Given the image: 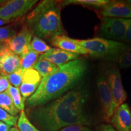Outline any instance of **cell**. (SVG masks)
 <instances>
[{
    "instance_id": "8",
    "label": "cell",
    "mask_w": 131,
    "mask_h": 131,
    "mask_svg": "<svg viewBox=\"0 0 131 131\" xmlns=\"http://www.w3.org/2000/svg\"><path fill=\"white\" fill-rule=\"evenodd\" d=\"M34 37L32 30L24 25L12 38L3 44L19 57L23 56L30 50V44Z\"/></svg>"
},
{
    "instance_id": "22",
    "label": "cell",
    "mask_w": 131,
    "mask_h": 131,
    "mask_svg": "<svg viewBox=\"0 0 131 131\" xmlns=\"http://www.w3.org/2000/svg\"><path fill=\"white\" fill-rule=\"evenodd\" d=\"M30 46L32 50L37 52L39 55L40 54L42 55V54L46 53L52 48L50 46L47 45L45 41L36 36L33 37L32 40H31Z\"/></svg>"
},
{
    "instance_id": "24",
    "label": "cell",
    "mask_w": 131,
    "mask_h": 131,
    "mask_svg": "<svg viewBox=\"0 0 131 131\" xmlns=\"http://www.w3.org/2000/svg\"><path fill=\"white\" fill-rule=\"evenodd\" d=\"M16 33V30L12 26L0 27V44H4L7 42Z\"/></svg>"
},
{
    "instance_id": "16",
    "label": "cell",
    "mask_w": 131,
    "mask_h": 131,
    "mask_svg": "<svg viewBox=\"0 0 131 131\" xmlns=\"http://www.w3.org/2000/svg\"><path fill=\"white\" fill-rule=\"evenodd\" d=\"M32 68L37 70L42 78L55 73L58 69V66L47 60H40L37 61Z\"/></svg>"
},
{
    "instance_id": "28",
    "label": "cell",
    "mask_w": 131,
    "mask_h": 131,
    "mask_svg": "<svg viewBox=\"0 0 131 131\" xmlns=\"http://www.w3.org/2000/svg\"><path fill=\"white\" fill-rule=\"evenodd\" d=\"M9 86L10 84L7 77L1 75V78H0V93L6 91Z\"/></svg>"
},
{
    "instance_id": "12",
    "label": "cell",
    "mask_w": 131,
    "mask_h": 131,
    "mask_svg": "<svg viewBox=\"0 0 131 131\" xmlns=\"http://www.w3.org/2000/svg\"><path fill=\"white\" fill-rule=\"evenodd\" d=\"M109 122L115 131H131V110L128 104L123 103L119 106Z\"/></svg>"
},
{
    "instance_id": "7",
    "label": "cell",
    "mask_w": 131,
    "mask_h": 131,
    "mask_svg": "<svg viewBox=\"0 0 131 131\" xmlns=\"http://www.w3.org/2000/svg\"><path fill=\"white\" fill-rule=\"evenodd\" d=\"M96 86L103 118L106 122H109L117 108L115 106L114 98L105 75H99L96 80Z\"/></svg>"
},
{
    "instance_id": "18",
    "label": "cell",
    "mask_w": 131,
    "mask_h": 131,
    "mask_svg": "<svg viewBox=\"0 0 131 131\" xmlns=\"http://www.w3.org/2000/svg\"><path fill=\"white\" fill-rule=\"evenodd\" d=\"M109 2L107 0H66L61 3V6H68L70 4L81 5L87 7H92L94 9L102 8L104 5Z\"/></svg>"
},
{
    "instance_id": "19",
    "label": "cell",
    "mask_w": 131,
    "mask_h": 131,
    "mask_svg": "<svg viewBox=\"0 0 131 131\" xmlns=\"http://www.w3.org/2000/svg\"><path fill=\"white\" fill-rule=\"evenodd\" d=\"M40 55L30 49L27 53L19 57V66L24 70L32 68L34 65L38 61Z\"/></svg>"
},
{
    "instance_id": "31",
    "label": "cell",
    "mask_w": 131,
    "mask_h": 131,
    "mask_svg": "<svg viewBox=\"0 0 131 131\" xmlns=\"http://www.w3.org/2000/svg\"><path fill=\"white\" fill-rule=\"evenodd\" d=\"M10 128V126L0 121V131H9Z\"/></svg>"
},
{
    "instance_id": "10",
    "label": "cell",
    "mask_w": 131,
    "mask_h": 131,
    "mask_svg": "<svg viewBox=\"0 0 131 131\" xmlns=\"http://www.w3.org/2000/svg\"><path fill=\"white\" fill-rule=\"evenodd\" d=\"M101 9L102 17L131 19V6L126 1H109Z\"/></svg>"
},
{
    "instance_id": "21",
    "label": "cell",
    "mask_w": 131,
    "mask_h": 131,
    "mask_svg": "<svg viewBox=\"0 0 131 131\" xmlns=\"http://www.w3.org/2000/svg\"><path fill=\"white\" fill-rule=\"evenodd\" d=\"M16 125L19 131H40L31 123L24 111L20 112V115L18 117Z\"/></svg>"
},
{
    "instance_id": "1",
    "label": "cell",
    "mask_w": 131,
    "mask_h": 131,
    "mask_svg": "<svg viewBox=\"0 0 131 131\" xmlns=\"http://www.w3.org/2000/svg\"><path fill=\"white\" fill-rule=\"evenodd\" d=\"M89 93L82 87L67 92L53 101L31 109V123L40 131H60L72 125L88 126L91 124L84 110Z\"/></svg>"
},
{
    "instance_id": "2",
    "label": "cell",
    "mask_w": 131,
    "mask_h": 131,
    "mask_svg": "<svg viewBox=\"0 0 131 131\" xmlns=\"http://www.w3.org/2000/svg\"><path fill=\"white\" fill-rule=\"evenodd\" d=\"M87 68L86 61L79 58L58 67L53 74L42 78L35 93L26 100L27 107L44 105L72 89L83 78Z\"/></svg>"
},
{
    "instance_id": "4",
    "label": "cell",
    "mask_w": 131,
    "mask_h": 131,
    "mask_svg": "<svg viewBox=\"0 0 131 131\" xmlns=\"http://www.w3.org/2000/svg\"><path fill=\"white\" fill-rule=\"evenodd\" d=\"M78 45L88 50L89 55L95 58L115 61L130 47L122 42L96 37L88 40H76Z\"/></svg>"
},
{
    "instance_id": "35",
    "label": "cell",
    "mask_w": 131,
    "mask_h": 131,
    "mask_svg": "<svg viewBox=\"0 0 131 131\" xmlns=\"http://www.w3.org/2000/svg\"><path fill=\"white\" fill-rule=\"evenodd\" d=\"M1 67H0V75H1ZM0 76H1V75H0Z\"/></svg>"
},
{
    "instance_id": "6",
    "label": "cell",
    "mask_w": 131,
    "mask_h": 131,
    "mask_svg": "<svg viewBox=\"0 0 131 131\" xmlns=\"http://www.w3.org/2000/svg\"><path fill=\"white\" fill-rule=\"evenodd\" d=\"M37 0H12L0 6V19L11 21L27 14Z\"/></svg>"
},
{
    "instance_id": "30",
    "label": "cell",
    "mask_w": 131,
    "mask_h": 131,
    "mask_svg": "<svg viewBox=\"0 0 131 131\" xmlns=\"http://www.w3.org/2000/svg\"><path fill=\"white\" fill-rule=\"evenodd\" d=\"M99 131H115L111 124H103L100 127Z\"/></svg>"
},
{
    "instance_id": "15",
    "label": "cell",
    "mask_w": 131,
    "mask_h": 131,
    "mask_svg": "<svg viewBox=\"0 0 131 131\" xmlns=\"http://www.w3.org/2000/svg\"><path fill=\"white\" fill-rule=\"evenodd\" d=\"M49 42L53 46L65 51L72 52L78 55L89 54L86 49L78 45L76 40L70 38L66 35L57 36L51 39Z\"/></svg>"
},
{
    "instance_id": "9",
    "label": "cell",
    "mask_w": 131,
    "mask_h": 131,
    "mask_svg": "<svg viewBox=\"0 0 131 131\" xmlns=\"http://www.w3.org/2000/svg\"><path fill=\"white\" fill-rule=\"evenodd\" d=\"M104 75L112 94L115 106L117 109L127 98V93L123 86L120 72L117 67L111 66L106 70Z\"/></svg>"
},
{
    "instance_id": "33",
    "label": "cell",
    "mask_w": 131,
    "mask_h": 131,
    "mask_svg": "<svg viewBox=\"0 0 131 131\" xmlns=\"http://www.w3.org/2000/svg\"><path fill=\"white\" fill-rule=\"evenodd\" d=\"M9 131H19V130L16 127H12L10 129Z\"/></svg>"
},
{
    "instance_id": "11",
    "label": "cell",
    "mask_w": 131,
    "mask_h": 131,
    "mask_svg": "<svg viewBox=\"0 0 131 131\" xmlns=\"http://www.w3.org/2000/svg\"><path fill=\"white\" fill-rule=\"evenodd\" d=\"M41 80V75L34 68L24 70L19 89L21 95L25 99L32 95L40 85Z\"/></svg>"
},
{
    "instance_id": "32",
    "label": "cell",
    "mask_w": 131,
    "mask_h": 131,
    "mask_svg": "<svg viewBox=\"0 0 131 131\" xmlns=\"http://www.w3.org/2000/svg\"><path fill=\"white\" fill-rule=\"evenodd\" d=\"M10 23V21H6L4 20V19H0V26L5 25V24H7Z\"/></svg>"
},
{
    "instance_id": "36",
    "label": "cell",
    "mask_w": 131,
    "mask_h": 131,
    "mask_svg": "<svg viewBox=\"0 0 131 131\" xmlns=\"http://www.w3.org/2000/svg\"><path fill=\"white\" fill-rule=\"evenodd\" d=\"M0 78H1V76H0Z\"/></svg>"
},
{
    "instance_id": "27",
    "label": "cell",
    "mask_w": 131,
    "mask_h": 131,
    "mask_svg": "<svg viewBox=\"0 0 131 131\" xmlns=\"http://www.w3.org/2000/svg\"><path fill=\"white\" fill-rule=\"evenodd\" d=\"M60 131H92L88 126L81 125H72L65 127Z\"/></svg>"
},
{
    "instance_id": "26",
    "label": "cell",
    "mask_w": 131,
    "mask_h": 131,
    "mask_svg": "<svg viewBox=\"0 0 131 131\" xmlns=\"http://www.w3.org/2000/svg\"><path fill=\"white\" fill-rule=\"evenodd\" d=\"M18 117L10 115L4 110L0 108V121L8 125L15 126L17 123Z\"/></svg>"
},
{
    "instance_id": "5",
    "label": "cell",
    "mask_w": 131,
    "mask_h": 131,
    "mask_svg": "<svg viewBox=\"0 0 131 131\" xmlns=\"http://www.w3.org/2000/svg\"><path fill=\"white\" fill-rule=\"evenodd\" d=\"M129 19L102 17L100 32L106 39L115 41H124Z\"/></svg>"
},
{
    "instance_id": "13",
    "label": "cell",
    "mask_w": 131,
    "mask_h": 131,
    "mask_svg": "<svg viewBox=\"0 0 131 131\" xmlns=\"http://www.w3.org/2000/svg\"><path fill=\"white\" fill-rule=\"evenodd\" d=\"M19 57L3 44H0V67L1 75L7 77L19 67Z\"/></svg>"
},
{
    "instance_id": "20",
    "label": "cell",
    "mask_w": 131,
    "mask_h": 131,
    "mask_svg": "<svg viewBox=\"0 0 131 131\" xmlns=\"http://www.w3.org/2000/svg\"><path fill=\"white\" fill-rule=\"evenodd\" d=\"M7 91L9 92L10 96L12 98V100L14 102L15 106L16 109L19 111H24V102L25 98L21 95L19 88H15V87L10 85Z\"/></svg>"
},
{
    "instance_id": "14",
    "label": "cell",
    "mask_w": 131,
    "mask_h": 131,
    "mask_svg": "<svg viewBox=\"0 0 131 131\" xmlns=\"http://www.w3.org/2000/svg\"><path fill=\"white\" fill-rule=\"evenodd\" d=\"M78 58L79 55L78 54L65 51L58 48L52 47L49 51L41 55L38 60H47L57 66L60 67Z\"/></svg>"
},
{
    "instance_id": "23",
    "label": "cell",
    "mask_w": 131,
    "mask_h": 131,
    "mask_svg": "<svg viewBox=\"0 0 131 131\" xmlns=\"http://www.w3.org/2000/svg\"><path fill=\"white\" fill-rule=\"evenodd\" d=\"M24 70L20 66L13 72L12 73L8 75L7 76V80L9 81L10 85L19 88L22 81V77Z\"/></svg>"
},
{
    "instance_id": "29",
    "label": "cell",
    "mask_w": 131,
    "mask_h": 131,
    "mask_svg": "<svg viewBox=\"0 0 131 131\" xmlns=\"http://www.w3.org/2000/svg\"><path fill=\"white\" fill-rule=\"evenodd\" d=\"M124 41L131 44V19H129V22L126 31Z\"/></svg>"
},
{
    "instance_id": "34",
    "label": "cell",
    "mask_w": 131,
    "mask_h": 131,
    "mask_svg": "<svg viewBox=\"0 0 131 131\" xmlns=\"http://www.w3.org/2000/svg\"><path fill=\"white\" fill-rule=\"evenodd\" d=\"M126 2L129 6H131V0H127V1H126Z\"/></svg>"
},
{
    "instance_id": "3",
    "label": "cell",
    "mask_w": 131,
    "mask_h": 131,
    "mask_svg": "<svg viewBox=\"0 0 131 131\" xmlns=\"http://www.w3.org/2000/svg\"><path fill=\"white\" fill-rule=\"evenodd\" d=\"M59 2L45 0L39 3L29 13L26 25L32 30L34 36L50 41L53 37L64 35Z\"/></svg>"
},
{
    "instance_id": "25",
    "label": "cell",
    "mask_w": 131,
    "mask_h": 131,
    "mask_svg": "<svg viewBox=\"0 0 131 131\" xmlns=\"http://www.w3.org/2000/svg\"><path fill=\"white\" fill-rule=\"evenodd\" d=\"M119 68H127L131 67V47L115 60Z\"/></svg>"
},
{
    "instance_id": "17",
    "label": "cell",
    "mask_w": 131,
    "mask_h": 131,
    "mask_svg": "<svg viewBox=\"0 0 131 131\" xmlns=\"http://www.w3.org/2000/svg\"><path fill=\"white\" fill-rule=\"evenodd\" d=\"M0 108L14 116H17L20 112L16 109L7 90L0 93Z\"/></svg>"
}]
</instances>
